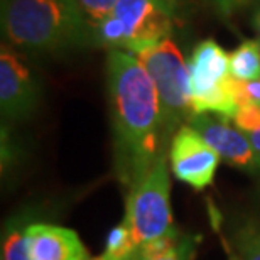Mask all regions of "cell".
Here are the masks:
<instances>
[{
    "label": "cell",
    "mask_w": 260,
    "mask_h": 260,
    "mask_svg": "<svg viewBox=\"0 0 260 260\" xmlns=\"http://www.w3.org/2000/svg\"><path fill=\"white\" fill-rule=\"evenodd\" d=\"M107 88L117 174L130 191L160 154L169 152L159 93L142 63L118 49L107 56Z\"/></svg>",
    "instance_id": "1"
},
{
    "label": "cell",
    "mask_w": 260,
    "mask_h": 260,
    "mask_svg": "<svg viewBox=\"0 0 260 260\" xmlns=\"http://www.w3.org/2000/svg\"><path fill=\"white\" fill-rule=\"evenodd\" d=\"M2 34L34 53L95 44V32L76 0H2Z\"/></svg>",
    "instance_id": "2"
},
{
    "label": "cell",
    "mask_w": 260,
    "mask_h": 260,
    "mask_svg": "<svg viewBox=\"0 0 260 260\" xmlns=\"http://www.w3.org/2000/svg\"><path fill=\"white\" fill-rule=\"evenodd\" d=\"M188 66L193 115L213 113L233 120L238 112L237 80L230 73L226 51L215 39H205L193 49Z\"/></svg>",
    "instance_id": "3"
},
{
    "label": "cell",
    "mask_w": 260,
    "mask_h": 260,
    "mask_svg": "<svg viewBox=\"0 0 260 260\" xmlns=\"http://www.w3.org/2000/svg\"><path fill=\"white\" fill-rule=\"evenodd\" d=\"M168 157L169 152L160 154L149 173L128 191L123 221L128 225L139 248L176 232L171 208Z\"/></svg>",
    "instance_id": "4"
},
{
    "label": "cell",
    "mask_w": 260,
    "mask_h": 260,
    "mask_svg": "<svg viewBox=\"0 0 260 260\" xmlns=\"http://www.w3.org/2000/svg\"><path fill=\"white\" fill-rule=\"evenodd\" d=\"M152 78L159 93L160 110H162V127L166 140L171 134L183 127L189 120L191 93H189V66L183 58L174 41L166 39L155 48L135 56Z\"/></svg>",
    "instance_id": "5"
},
{
    "label": "cell",
    "mask_w": 260,
    "mask_h": 260,
    "mask_svg": "<svg viewBox=\"0 0 260 260\" xmlns=\"http://www.w3.org/2000/svg\"><path fill=\"white\" fill-rule=\"evenodd\" d=\"M113 15L125 25V49L137 56L169 39L174 0H118Z\"/></svg>",
    "instance_id": "6"
},
{
    "label": "cell",
    "mask_w": 260,
    "mask_h": 260,
    "mask_svg": "<svg viewBox=\"0 0 260 260\" xmlns=\"http://www.w3.org/2000/svg\"><path fill=\"white\" fill-rule=\"evenodd\" d=\"M220 155L201 134L191 125H183L171 137L169 160L173 174L194 189L208 188L220 164Z\"/></svg>",
    "instance_id": "7"
},
{
    "label": "cell",
    "mask_w": 260,
    "mask_h": 260,
    "mask_svg": "<svg viewBox=\"0 0 260 260\" xmlns=\"http://www.w3.org/2000/svg\"><path fill=\"white\" fill-rule=\"evenodd\" d=\"M41 88L22 59L2 44L0 49V112L4 120H24L38 108Z\"/></svg>",
    "instance_id": "8"
},
{
    "label": "cell",
    "mask_w": 260,
    "mask_h": 260,
    "mask_svg": "<svg viewBox=\"0 0 260 260\" xmlns=\"http://www.w3.org/2000/svg\"><path fill=\"white\" fill-rule=\"evenodd\" d=\"M188 122L232 168L247 173L260 169L250 140L237 125H232L230 118L203 113V115H193Z\"/></svg>",
    "instance_id": "9"
},
{
    "label": "cell",
    "mask_w": 260,
    "mask_h": 260,
    "mask_svg": "<svg viewBox=\"0 0 260 260\" xmlns=\"http://www.w3.org/2000/svg\"><path fill=\"white\" fill-rule=\"evenodd\" d=\"M25 243L30 260H88L85 245L70 228L30 223L25 226Z\"/></svg>",
    "instance_id": "10"
},
{
    "label": "cell",
    "mask_w": 260,
    "mask_h": 260,
    "mask_svg": "<svg viewBox=\"0 0 260 260\" xmlns=\"http://www.w3.org/2000/svg\"><path fill=\"white\" fill-rule=\"evenodd\" d=\"M230 73L238 81L260 80V43L245 39L230 54Z\"/></svg>",
    "instance_id": "11"
},
{
    "label": "cell",
    "mask_w": 260,
    "mask_h": 260,
    "mask_svg": "<svg viewBox=\"0 0 260 260\" xmlns=\"http://www.w3.org/2000/svg\"><path fill=\"white\" fill-rule=\"evenodd\" d=\"M189 250L191 247L179 240L174 232L142 245L134 260H189Z\"/></svg>",
    "instance_id": "12"
},
{
    "label": "cell",
    "mask_w": 260,
    "mask_h": 260,
    "mask_svg": "<svg viewBox=\"0 0 260 260\" xmlns=\"http://www.w3.org/2000/svg\"><path fill=\"white\" fill-rule=\"evenodd\" d=\"M2 260H30L25 243V228H20V221L9 223L4 230Z\"/></svg>",
    "instance_id": "13"
},
{
    "label": "cell",
    "mask_w": 260,
    "mask_h": 260,
    "mask_svg": "<svg viewBox=\"0 0 260 260\" xmlns=\"http://www.w3.org/2000/svg\"><path fill=\"white\" fill-rule=\"evenodd\" d=\"M95 44L107 48H123L127 46L125 25L115 15H110L95 29Z\"/></svg>",
    "instance_id": "14"
},
{
    "label": "cell",
    "mask_w": 260,
    "mask_h": 260,
    "mask_svg": "<svg viewBox=\"0 0 260 260\" xmlns=\"http://www.w3.org/2000/svg\"><path fill=\"white\" fill-rule=\"evenodd\" d=\"M76 4L78 9L81 10L83 17L95 32V29L103 20L113 15L118 0H76Z\"/></svg>",
    "instance_id": "15"
},
{
    "label": "cell",
    "mask_w": 260,
    "mask_h": 260,
    "mask_svg": "<svg viewBox=\"0 0 260 260\" xmlns=\"http://www.w3.org/2000/svg\"><path fill=\"white\" fill-rule=\"evenodd\" d=\"M235 242L243 260H260V228L247 225L238 230Z\"/></svg>",
    "instance_id": "16"
},
{
    "label": "cell",
    "mask_w": 260,
    "mask_h": 260,
    "mask_svg": "<svg viewBox=\"0 0 260 260\" xmlns=\"http://www.w3.org/2000/svg\"><path fill=\"white\" fill-rule=\"evenodd\" d=\"M245 98H247V105L260 107V80L245 83Z\"/></svg>",
    "instance_id": "17"
},
{
    "label": "cell",
    "mask_w": 260,
    "mask_h": 260,
    "mask_svg": "<svg viewBox=\"0 0 260 260\" xmlns=\"http://www.w3.org/2000/svg\"><path fill=\"white\" fill-rule=\"evenodd\" d=\"M210 2L215 5V7L220 10L221 14L228 15L230 12H233L235 9L242 7V5H245L248 0H210Z\"/></svg>",
    "instance_id": "18"
},
{
    "label": "cell",
    "mask_w": 260,
    "mask_h": 260,
    "mask_svg": "<svg viewBox=\"0 0 260 260\" xmlns=\"http://www.w3.org/2000/svg\"><path fill=\"white\" fill-rule=\"evenodd\" d=\"M248 140H250L252 147H253V152H255V157L258 160V166H260V123L257 127H253L250 132L245 134Z\"/></svg>",
    "instance_id": "19"
},
{
    "label": "cell",
    "mask_w": 260,
    "mask_h": 260,
    "mask_svg": "<svg viewBox=\"0 0 260 260\" xmlns=\"http://www.w3.org/2000/svg\"><path fill=\"white\" fill-rule=\"evenodd\" d=\"M253 27H255V30L260 34V9L255 12V15H253Z\"/></svg>",
    "instance_id": "20"
},
{
    "label": "cell",
    "mask_w": 260,
    "mask_h": 260,
    "mask_svg": "<svg viewBox=\"0 0 260 260\" xmlns=\"http://www.w3.org/2000/svg\"><path fill=\"white\" fill-rule=\"evenodd\" d=\"M88 260H107L105 255H100V257H95V258H88Z\"/></svg>",
    "instance_id": "21"
},
{
    "label": "cell",
    "mask_w": 260,
    "mask_h": 260,
    "mask_svg": "<svg viewBox=\"0 0 260 260\" xmlns=\"http://www.w3.org/2000/svg\"><path fill=\"white\" fill-rule=\"evenodd\" d=\"M232 260H238V258H235V257H233V258H232Z\"/></svg>",
    "instance_id": "22"
},
{
    "label": "cell",
    "mask_w": 260,
    "mask_h": 260,
    "mask_svg": "<svg viewBox=\"0 0 260 260\" xmlns=\"http://www.w3.org/2000/svg\"><path fill=\"white\" fill-rule=\"evenodd\" d=\"M258 43H260V39H258Z\"/></svg>",
    "instance_id": "23"
}]
</instances>
